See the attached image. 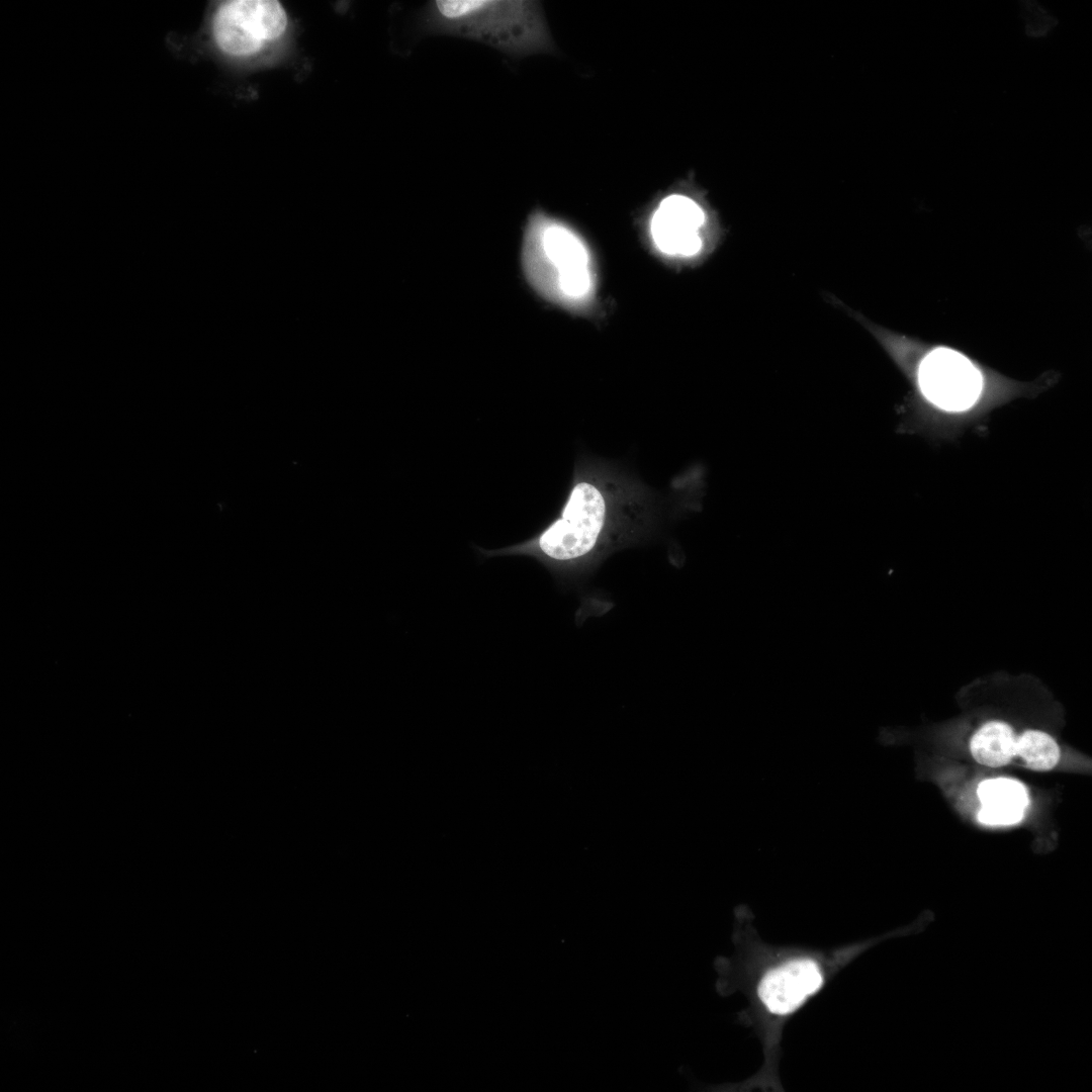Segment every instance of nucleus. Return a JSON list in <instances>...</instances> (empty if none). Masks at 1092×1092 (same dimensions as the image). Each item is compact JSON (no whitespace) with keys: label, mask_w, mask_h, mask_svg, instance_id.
<instances>
[{"label":"nucleus","mask_w":1092,"mask_h":1092,"mask_svg":"<svg viewBox=\"0 0 1092 1092\" xmlns=\"http://www.w3.org/2000/svg\"><path fill=\"white\" fill-rule=\"evenodd\" d=\"M662 496L617 463L577 461L558 514L531 539L502 553L531 556L560 582L592 574L611 554L651 539L665 517Z\"/></svg>","instance_id":"f257e3e1"},{"label":"nucleus","mask_w":1092,"mask_h":1092,"mask_svg":"<svg viewBox=\"0 0 1092 1092\" xmlns=\"http://www.w3.org/2000/svg\"><path fill=\"white\" fill-rule=\"evenodd\" d=\"M432 31L474 39L512 56L548 53L554 43L533 1L437 0L427 7Z\"/></svg>","instance_id":"f03ea898"},{"label":"nucleus","mask_w":1092,"mask_h":1092,"mask_svg":"<svg viewBox=\"0 0 1092 1092\" xmlns=\"http://www.w3.org/2000/svg\"><path fill=\"white\" fill-rule=\"evenodd\" d=\"M523 266L533 287L564 306L587 302L595 288L592 258L579 234L543 210L528 218L523 240Z\"/></svg>","instance_id":"7ed1b4c3"},{"label":"nucleus","mask_w":1092,"mask_h":1092,"mask_svg":"<svg viewBox=\"0 0 1092 1092\" xmlns=\"http://www.w3.org/2000/svg\"><path fill=\"white\" fill-rule=\"evenodd\" d=\"M286 25V12L278 1L235 0L217 9L213 35L222 52L248 56L260 51L266 41L278 38Z\"/></svg>","instance_id":"20e7f679"},{"label":"nucleus","mask_w":1092,"mask_h":1092,"mask_svg":"<svg viewBox=\"0 0 1092 1092\" xmlns=\"http://www.w3.org/2000/svg\"><path fill=\"white\" fill-rule=\"evenodd\" d=\"M709 215L704 205L686 191H672L654 205L648 220L650 237L664 255L697 256L705 245Z\"/></svg>","instance_id":"39448f33"},{"label":"nucleus","mask_w":1092,"mask_h":1092,"mask_svg":"<svg viewBox=\"0 0 1092 1092\" xmlns=\"http://www.w3.org/2000/svg\"><path fill=\"white\" fill-rule=\"evenodd\" d=\"M918 386L922 394L945 411L959 412L972 406L982 391V375L961 353L938 348L927 354L918 366Z\"/></svg>","instance_id":"423d86ee"},{"label":"nucleus","mask_w":1092,"mask_h":1092,"mask_svg":"<svg viewBox=\"0 0 1092 1092\" xmlns=\"http://www.w3.org/2000/svg\"><path fill=\"white\" fill-rule=\"evenodd\" d=\"M822 984L818 966L810 960L792 961L769 971L759 983L757 993L767 1009L788 1014Z\"/></svg>","instance_id":"0eeeda50"},{"label":"nucleus","mask_w":1092,"mask_h":1092,"mask_svg":"<svg viewBox=\"0 0 1092 1092\" xmlns=\"http://www.w3.org/2000/svg\"><path fill=\"white\" fill-rule=\"evenodd\" d=\"M977 793L983 805L978 818L987 825H1010L1020 821L1028 804L1024 786L1010 779L986 780L979 785Z\"/></svg>","instance_id":"6e6552de"},{"label":"nucleus","mask_w":1092,"mask_h":1092,"mask_svg":"<svg viewBox=\"0 0 1092 1092\" xmlns=\"http://www.w3.org/2000/svg\"><path fill=\"white\" fill-rule=\"evenodd\" d=\"M1017 736L1012 727L1003 721H989L982 725L970 741L973 757L980 763L998 767L1015 756Z\"/></svg>","instance_id":"1a4fd4ad"},{"label":"nucleus","mask_w":1092,"mask_h":1092,"mask_svg":"<svg viewBox=\"0 0 1092 1092\" xmlns=\"http://www.w3.org/2000/svg\"><path fill=\"white\" fill-rule=\"evenodd\" d=\"M1015 756L1034 770L1052 769L1060 759V748L1055 739L1039 730H1026L1016 739Z\"/></svg>","instance_id":"9d476101"},{"label":"nucleus","mask_w":1092,"mask_h":1092,"mask_svg":"<svg viewBox=\"0 0 1092 1092\" xmlns=\"http://www.w3.org/2000/svg\"><path fill=\"white\" fill-rule=\"evenodd\" d=\"M1025 6L1027 7L1025 12H1027L1029 19L1027 30L1030 34H1041L1055 24L1054 19H1052L1044 11H1041L1039 6L1033 3H1029Z\"/></svg>","instance_id":"9b49d317"}]
</instances>
